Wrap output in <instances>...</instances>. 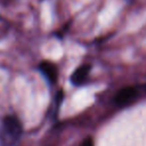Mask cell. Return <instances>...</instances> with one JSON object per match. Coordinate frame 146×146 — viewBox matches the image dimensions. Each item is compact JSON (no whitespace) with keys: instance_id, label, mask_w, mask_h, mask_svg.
I'll list each match as a JSON object with an SVG mask.
<instances>
[{"instance_id":"cell-2","label":"cell","mask_w":146,"mask_h":146,"mask_svg":"<svg viewBox=\"0 0 146 146\" xmlns=\"http://www.w3.org/2000/svg\"><path fill=\"white\" fill-rule=\"evenodd\" d=\"M137 96V90L135 87L127 86V87L121 88L119 91L116 93L114 101L118 106H123L126 104L132 102Z\"/></svg>"},{"instance_id":"cell-1","label":"cell","mask_w":146,"mask_h":146,"mask_svg":"<svg viewBox=\"0 0 146 146\" xmlns=\"http://www.w3.org/2000/svg\"><path fill=\"white\" fill-rule=\"evenodd\" d=\"M22 135V126L15 116L8 115L0 127V146H14Z\"/></svg>"},{"instance_id":"cell-3","label":"cell","mask_w":146,"mask_h":146,"mask_svg":"<svg viewBox=\"0 0 146 146\" xmlns=\"http://www.w3.org/2000/svg\"><path fill=\"white\" fill-rule=\"evenodd\" d=\"M39 68L42 74L45 76L50 83H55L58 78V69L56 64L50 62V61H43L39 64Z\"/></svg>"},{"instance_id":"cell-5","label":"cell","mask_w":146,"mask_h":146,"mask_svg":"<svg viewBox=\"0 0 146 146\" xmlns=\"http://www.w3.org/2000/svg\"><path fill=\"white\" fill-rule=\"evenodd\" d=\"M81 146H94V142H93V139L90 137L86 138L83 142H82Z\"/></svg>"},{"instance_id":"cell-4","label":"cell","mask_w":146,"mask_h":146,"mask_svg":"<svg viewBox=\"0 0 146 146\" xmlns=\"http://www.w3.org/2000/svg\"><path fill=\"white\" fill-rule=\"evenodd\" d=\"M90 72V65L89 64H83L80 67H78L73 74L71 75V82L74 85H81L82 83H84L87 78L88 74Z\"/></svg>"}]
</instances>
